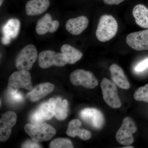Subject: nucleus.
<instances>
[{"label": "nucleus", "mask_w": 148, "mask_h": 148, "mask_svg": "<svg viewBox=\"0 0 148 148\" xmlns=\"http://www.w3.org/2000/svg\"><path fill=\"white\" fill-rule=\"evenodd\" d=\"M118 29L116 19L112 15L104 14L99 19L96 31V37L101 42L108 41L115 36Z\"/></svg>", "instance_id": "nucleus-1"}, {"label": "nucleus", "mask_w": 148, "mask_h": 148, "mask_svg": "<svg viewBox=\"0 0 148 148\" xmlns=\"http://www.w3.org/2000/svg\"><path fill=\"white\" fill-rule=\"evenodd\" d=\"M24 130L32 140L37 143L49 141L56 134L55 128L46 123L37 125L27 123L24 127Z\"/></svg>", "instance_id": "nucleus-2"}, {"label": "nucleus", "mask_w": 148, "mask_h": 148, "mask_svg": "<svg viewBox=\"0 0 148 148\" xmlns=\"http://www.w3.org/2000/svg\"><path fill=\"white\" fill-rule=\"evenodd\" d=\"M20 88L28 90L33 89L32 77L28 71H18L14 72L9 78L7 90L10 95L16 93Z\"/></svg>", "instance_id": "nucleus-3"}, {"label": "nucleus", "mask_w": 148, "mask_h": 148, "mask_svg": "<svg viewBox=\"0 0 148 148\" xmlns=\"http://www.w3.org/2000/svg\"><path fill=\"white\" fill-rule=\"evenodd\" d=\"M38 58L37 49L33 45H29L21 49L16 56L15 65L18 71H29L32 69Z\"/></svg>", "instance_id": "nucleus-4"}, {"label": "nucleus", "mask_w": 148, "mask_h": 148, "mask_svg": "<svg viewBox=\"0 0 148 148\" xmlns=\"http://www.w3.org/2000/svg\"><path fill=\"white\" fill-rule=\"evenodd\" d=\"M101 86L103 99L108 105L114 109L120 108L121 102L118 94L115 84L110 79L104 78L101 82Z\"/></svg>", "instance_id": "nucleus-5"}, {"label": "nucleus", "mask_w": 148, "mask_h": 148, "mask_svg": "<svg viewBox=\"0 0 148 148\" xmlns=\"http://www.w3.org/2000/svg\"><path fill=\"white\" fill-rule=\"evenodd\" d=\"M39 66L43 69L54 66L63 67L68 64L67 58L64 53H57L52 50H45L39 54Z\"/></svg>", "instance_id": "nucleus-6"}, {"label": "nucleus", "mask_w": 148, "mask_h": 148, "mask_svg": "<svg viewBox=\"0 0 148 148\" xmlns=\"http://www.w3.org/2000/svg\"><path fill=\"white\" fill-rule=\"evenodd\" d=\"M137 130L135 122L131 118L126 117L123 119L121 126L116 132V141L123 145H130L134 142L133 134Z\"/></svg>", "instance_id": "nucleus-7"}, {"label": "nucleus", "mask_w": 148, "mask_h": 148, "mask_svg": "<svg viewBox=\"0 0 148 148\" xmlns=\"http://www.w3.org/2000/svg\"><path fill=\"white\" fill-rule=\"evenodd\" d=\"M70 81L74 86H82L86 88L92 89L98 85V79L92 72L83 69H77L72 72Z\"/></svg>", "instance_id": "nucleus-8"}, {"label": "nucleus", "mask_w": 148, "mask_h": 148, "mask_svg": "<svg viewBox=\"0 0 148 148\" xmlns=\"http://www.w3.org/2000/svg\"><path fill=\"white\" fill-rule=\"evenodd\" d=\"M82 119L88 124L96 129H101L105 124V118L102 112L95 108H85L80 112Z\"/></svg>", "instance_id": "nucleus-9"}, {"label": "nucleus", "mask_w": 148, "mask_h": 148, "mask_svg": "<svg viewBox=\"0 0 148 148\" xmlns=\"http://www.w3.org/2000/svg\"><path fill=\"white\" fill-rule=\"evenodd\" d=\"M126 42L134 50H148V29L130 34L126 37Z\"/></svg>", "instance_id": "nucleus-10"}, {"label": "nucleus", "mask_w": 148, "mask_h": 148, "mask_svg": "<svg viewBox=\"0 0 148 148\" xmlns=\"http://www.w3.org/2000/svg\"><path fill=\"white\" fill-rule=\"evenodd\" d=\"M17 121L16 114L12 111H8L3 114L0 120V141L5 142L10 137L12 128Z\"/></svg>", "instance_id": "nucleus-11"}, {"label": "nucleus", "mask_w": 148, "mask_h": 148, "mask_svg": "<svg viewBox=\"0 0 148 148\" xmlns=\"http://www.w3.org/2000/svg\"><path fill=\"white\" fill-rule=\"evenodd\" d=\"M59 26V21L52 20L51 15L47 13L38 20L36 31L38 34L43 35L48 32L54 33L57 31Z\"/></svg>", "instance_id": "nucleus-12"}, {"label": "nucleus", "mask_w": 148, "mask_h": 148, "mask_svg": "<svg viewBox=\"0 0 148 148\" xmlns=\"http://www.w3.org/2000/svg\"><path fill=\"white\" fill-rule=\"evenodd\" d=\"M89 21L87 17L81 16L71 18L67 21L66 28L70 34L73 35L80 34L87 28Z\"/></svg>", "instance_id": "nucleus-13"}, {"label": "nucleus", "mask_w": 148, "mask_h": 148, "mask_svg": "<svg viewBox=\"0 0 148 148\" xmlns=\"http://www.w3.org/2000/svg\"><path fill=\"white\" fill-rule=\"evenodd\" d=\"M49 103L53 111L54 116L59 120L66 119L69 113V104L67 100L62 101L61 98H51Z\"/></svg>", "instance_id": "nucleus-14"}, {"label": "nucleus", "mask_w": 148, "mask_h": 148, "mask_svg": "<svg viewBox=\"0 0 148 148\" xmlns=\"http://www.w3.org/2000/svg\"><path fill=\"white\" fill-rule=\"evenodd\" d=\"M82 125L81 122L79 120H72L68 125L66 134L71 137L78 136L84 140H89L91 137V133L88 130L82 128Z\"/></svg>", "instance_id": "nucleus-15"}, {"label": "nucleus", "mask_w": 148, "mask_h": 148, "mask_svg": "<svg viewBox=\"0 0 148 148\" xmlns=\"http://www.w3.org/2000/svg\"><path fill=\"white\" fill-rule=\"evenodd\" d=\"M110 70L113 82L120 88L129 89L130 84L121 68L116 64H113L110 67Z\"/></svg>", "instance_id": "nucleus-16"}, {"label": "nucleus", "mask_w": 148, "mask_h": 148, "mask_svg": "<svg viewBox=\"0 0 148 148\" xmlns=\"http://www.w3.org/2000/svg\"><path fill=\"white\" fill-rule=\"evenodd\" d=\"M50 4L49 0H30L26 3V13L28 16L39 15L47 10Z\"/></svg>", "instance_id": "nucleus-17"}, {"label": "nucleus", "mask_w": 148, "mask_h": 148, "mask_svg": "<svg viewBox=\"0 0 148 148\" xmlns=\"http://www.w3.org/2000/svg\"><path fill=\"white\" fill-rule=\"evenodd\" d=\"M55 88V86L50 83L45 82L38 85L28 93L27 96L32 102L39 101L48 94L52 92Z\"/></svg>", "instance_id": "nucleus-18"}, {"label": "nucleus", "mask_w": 148, "mask_h": 148, "mask_svg": "<svg viewBox=\"0 0 148 148\" xmlns=\"http://www.w3.org/2000/svg\"><path fill=\"white\" fill-rule=\"evenodd\" d=\"M132 14L137 25L142 28L148 29V9L144 5L135 6L132 10Z\"/></svg>", "instance_id": "nucleus-19"}, {"label": "nucleus", "mask_w": 148, "mask_h": 148, "mask_svg": "<svg viewBox=\"0 0 148 148\" xmlns=\"http://www.w3.org/2000/svg\"><path fill=\"white\" fill-rule=\"evenodd\" d=\"M20 22L16 18L10 19L3 27L2 32L3 37L10 40L16 38L19 33Z\"/></svg>", "instance_id": "nucleus-20"}, {"label": "nucleus", "mask_w": 148, "mask_h": 148, "mask_svg": "<svg viewBox=\"0 0 148 148\" xmlns=\"http://www.w3.org/2000/svg\"><path fill=\"white\" fill-rule=\"evenodd\" d=\"M61 51V53L66 56L69 64H75L80 60L83 56L81 51L70 45L64 44L62 45Z\"/></svg>", "instance_id": "nucleus-21"}, {"label": "nucleus", "mask_w": 148, "mask_h": 148, "mask_svg": "<svg viewBox=\"0 0 148 148\" xmlns=\"http://www.w3.org/2000/svg\"><path fill=\"white\" fill-rule=\"evenodd\" d=\"M50 148H73L71 141L67 138H58L52 140L49 145Z\"/></svg>", "instance_id": "nucleus-22"}, {"label": "nucleus", "mask_w": 148, "mask_h": 148, "mask_svg": "<svg viewBox=\"0 0 148 148\" xmlns=\"http://www.w3.org/2000/svg\"><path fill=\"white\" fill-rule=\"evenodd\" d=\"M134 97L136 101L148 103V84L139 88L134 93Z\"/></svg>", "instance_id": "nucleus-23"}, {"label": "nucleus", "mask_w": 148, "mask_h": 148, "mask_svg": "<svg viewBox=\"0 0 148 148\" xmlns=\"http://www.w3.org/2000/svg\"><path fill=\"white\" fill-rule=\"evenodd\" d=\"M38 110L45 121L49 120L54 116V114L49 103H43Z\"/></svg>", "instance_id": "nucleus-24"}, {"label": "nucleus", "mask_w": 148, "mask_h": 148, "mask_svg": "<svg viewBox=\"0 0 148 148\" xmlns=\"http://www.w3.org/2000/svg\"><path fill=\"white\" fill-rule=\"evenodd\" d=\"M30 119L32 124L35 125L42 124L45 121L38 110L32 114Z\"/></svg>", "instance_id": "nucleus-25"}, {"label": "nucleus", "mask_w": 148, "mask_h": 148, "mask_svg": "<svg viewBox=\"0 0 148 148\" xmlns=\"http://www.w3.org/2000/svg\"><path fill=\"white\" fill-rule=\"evenodd\" d=\"M22 148H41V145L38 143L35 142L33 140H28L25 141L21 145Z\"/></svg>", "instance_id": "nucleus-26"}, {"label": "nucleus", "mask_w": 148, "mask_h": 148, "mask_svg": "<svg viewBox=\"0 0 148 148\" xmlns=\"http://www.w3.org/2000/svg\"><path fill=\"white\" fill-rule=\"evenodd\" d=\"M147 68H148V58H147L136 66L135 71L138 72L143 71Z\"/></svg>", "instance_id": "nucleus-27"}, {"label": "nucleus", "mask_w": 148, "mask_h": 148, "mask_svg": "<svg viewBox=\"0 0 148 148\" xmlns=\"http://www.w3.org/2000/svg\"><path fill=\"white\" fill-rule=\"evenodd\" d=\"M23 95L21 92L17 91L16 93L10 95V99L14 102L16 103H19L23 101Z\"/></svg>", "instance_id": "nucleus-28"}, {"label": "nucleus", "mask_w": 148, "mask_h": 148, "mask_svg": "<svg viewBox=\"0 0 148 148\" xmlns=\"http://www.w3.org/2000/svg\"><path fill=\"white\" fill-rule=\"evenodd\" d=\"M103 1L104 3L108 5H118L125 0H103Z\"/></svg>", "instance_id": "nucleus-29"}, {"label": "nucleus", "mask_w": 148, "mask_h": 148, "mask_svg": "<svg viewBox=\"0 0 148 148\" xmlns=\"http://www.w3.org/2000/svg\"><path fill=\"white\" fill-rule=\"evenodd\" d=\"M134 148V147L132 146L128 145L126 146V147H123V148Z\"/></svg>", "instance_id": "nucleus-30"}, {"label": "nucleus", "mask_w": 148, "mask_h": 148, "mask_svg": "<svg viewBox=\"0 0 148 148\" xmlns=\"http://www.w3.org/2000/svg\"><path fill=\"white\" fill-rule=\"evenodd\" d=\"M4 1V0H0V6H1V5H2Z\"/></svg>", "instance_id": "nucleus-31"}]
</instances>
